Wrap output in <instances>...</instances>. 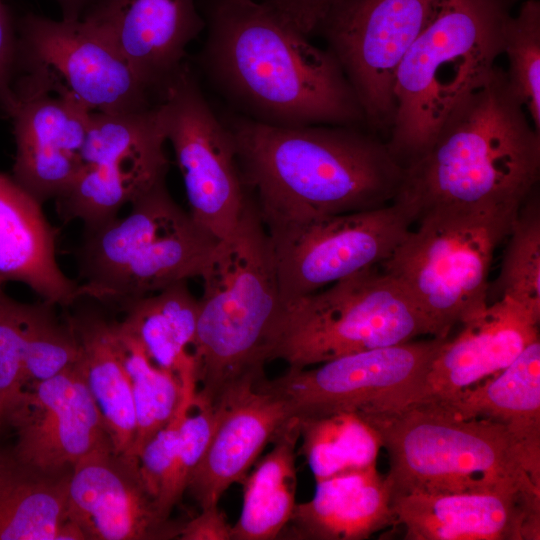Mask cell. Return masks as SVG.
<instances>
[{
  "instance_id": "1",
  "label": "cell",
  "mask_w": 540,
  "mask_h": 540,
  "mask_svg": "<svg viewBox=\"0 0 540 540\" xmlns=\"http://www.w3.org/2000/svg\"><path fill=\"white\" fill-rule=\"evenodd\" d=\"M203 63L252 120L275 126H356L360 102L333 53L262 1L212 0Z\"/></svg>"
},
{
  "instance_id": "2",
  "label": "cell",
  "mask_w": 540,
  "mask_h": 540,
  "mask_svg": "<svg viewBox=\"0 0 540 540\" xmlns=\"http://www.w3.org/2000/svg\"><path fill=\"white\" fill-rule=\"evenodd\" d=\"M227 127L265 227L380 208L401 187L404 167L356 126L285 127L241 116Z\"/></svg>"
},
{
  "instance_id": "3",
  "label": "cell",
  "mask_w": 540,
  "mask_h": 540,
  "mask_svg": "<svg viewBox=\"0 0 540 540\" xmlns=\"http://www.w3.org/2000/svg\"><path fill=\"white\" fill-rule=\"evenodd\" d=\"M540 132L506 72L488 79L448 118L428 149L404 167L393 202L413 221L435 208H520L536 188Z\"/></svg>"
},
{
  "instance_id": "4",
  "label": "cell",
  "mask_w": 540,
  "mask_h": 540,
  "mask_svg": "<svg viewBox=\"0 0 540 540\" xmlns=\"http://www.w3.org/2000/svg\"><path fill=\"white\" fill-rule=\"evenodd\" d=\"M200 278L192 345L196 397L214 407L232 390L266 377L265 364L273 360L286 326L271 240L251 194Z\"/></svg>"
},
{
  "instance_id": "5",
  "label": "cell",
  "mask_w": 540,
  "mask_h": 540,
  "mask_svg": "<svg viewBox=\"0 0 540 540\" xmlns=\"http://www.w3.org/2000/svg\"><path fill=\"white\" fill-rule=\"evenodd\" d=\"M518 0H438L395 75L386 142L405 167L420 157L503 54L504 26Z\"/></svg>"
},
{
  "instance_id": "6",
  "label": "cell",
  "mask_w": 540,
  "mask_h": 540,
  "mask_svg": "<svg viewBox=\"0 0 540 540\" xmlns=\"http://www.w3.org/2000/svg\"><path fill=\"white\" fill-rule=\"evenodd\" d=\"M360 416L388 453L392 496L502 489L540 497V457L502 423L434 403Z\"/></svg>"
},
{
  "instance_id": "7",
  "label": "cell",
  "mask_w": 540,
  "mask_h": 540,
  "mask_svg": "<svg viewBox=\"0 0 540 540\" xmlns=\"http://www.w3.org/2000/svg\"><path fill=\"white\" fill-rule=\"evenodd\" d=\"M130 205L124 218L85 230L82 298L123 307L203 274L219 240L176 203L165 179Z\"/></svg>"
},
{
  "instance_id": "8",
  "label": "cell",
  "mask_w": 540,
  "mask_h": 540,
  "mask_svg": "<svg viewBox=\"0 0 540 540\" xmlns=\"http://www.w3.org/2000/svg\"><path fill=\"white\" fill-rule=\"evenodd\" d=\"M520 208H435L421 215L382 271L427 319L432 337L448 338L488 304L493 254Z\"/></svg>"
},
{
  "instance_id": "9",
  "label": "cell",
  "mask_w": 540,
  "mask_h": 540,
  "mask_svg": "<svg viewBox=\"0 0 540 540\" xmlns=\"http://www.w3.org/2000/svg\"><path fill=\"white\" fill-rule=\"evenodd\" d=\"M420 335H432L427 319L395 279L373 267L289 303L273 360L310 367Z\"/></svg>"
},
{
  "instance_id": "10",
  "label": "cell",
  "mask_w": 540,
  "mask_h": 540,
  "mask_svg": "<svg viewBox=\"0 0 540 540\" xmlns=\"http://www.w3.org/2000/svg\"><path fill=\"white\" fill-rule=\"evenodd\" d=\"M16 94L47 93L92 113L142 110L151 89L84 16L26 14L17 23ZM15 78V77H14Z\"/></svg>"
},
{
  "instance_id": "11",
  "label": "cell",
  "mask_w": 540,
  "mask_h": 540,
  "mask_svg": "<svg viewBox=\"0 0 540 540\" xmlns=\"http://www.w3.org/2000/svg\"><path fill=\"white\" fill-rule=\"evenodd\" d=\"M164 107L124 113H92L82 149L81 169L56 198L64 222L80 220L85 230L117 217L152 186L166 178L169 161Z\"/></svg>"
},
{
  "instance_id": "12",
  "label": "cell",
  "mask_w": 540,
  "mask_h": 540,
  "mask_svg": "<svg viewBox=\"0 0 540 540\" xmlns=\"http://www.w3.org/2000/svg\"><path fill=\"white\" fill-rule=\"evenodd\" d=\"M447 338L409 341L352 353L317 364L289 367L257 382L279 397L298 420L338 412L359 415L391 411L413 403Z\"/></svg>"
},
{
  "instance_id": "13",
  "label": "cell",
  "mask_w": 540,
  "mask_h": 540,
  "mask_svg": "<svg viewBox=\"0 0 540 540\" xmlns=\"http://www.w3.org/2000/svg\"><path fill=\"white\" fill-rule=\"evenodd\" d=\"M414 223L401 205L266 227L286 305L387 260Z\"/></svg>"
},
{
  "instance_id": "14",
  "label": "cell",
  "mask_w": 540,
  "mask_h": 540,
  "mask_svg": "<svg viewBox=\"0 0 540 540\" xmlns=\"http://www.w3.org/2000/svg\"><path fill=\"white\" fill-rule=\"evenodd\" d=\"M159 100L189 213L220 240L234 230L250 196L231 132L215 115L185 62L160 89Z\"/></svg>"
},
{
  "instance_id": "15",
  "label": "cell",
  "mask_w": 540,
  "mask_h": 540,
  "mask_svg": "<svg viewBox=\"0 0 540 540\" xmlns=\"http://www.w3.org/2000/svg\"><path fill=\"white\" fill-rule=\"evenodd\" d=\"M437 2L349 0L321 30L375 129H390L397 68Z\"/></svg>"
},
{
  "instance_id": "16",
  "label": "cell",
  "mask_w": 540,
  "mask_h": 540,
  "mask_svg": "<svg viewBox=\"0 0 540 540\" xmlns=\"http://www.w3.org/2000/svg\"><path fill=\"white\" fill-rule=\"evenodd\" d=\"M5 422L16 430L19 461L37 473L53 475L96 451L113 449L78 362L27 384Z\"/></svg>"
},
{
  "instance_id": "17",
  "label": "cell",
  "mask_w": 540,
  "mask_h": 540,
  "mask_svg": "<svg viewBox=\"0 0 540 540\" xmlns=\"http://www.w3.org/2000/svg\"><path fill=\"white\" fill-rule=\"evenodd\" d=\"M67 518L93 540H153L179 537L184 523L164 517L147 490L137 457L112 448L72 466Z\"/></svg>"
},
{
  "instance_id": "18",
  "label": "cell",
  "mask_w": 540,
  "mask_h": 540,
  "mask_svg": "<svg viewBox=\"0 0 540 540\" xmlns=\"http://www.w3.org/2000/svg\"><path fill=\"white\" fill-rule=\"evenodd\" d=\"M408 540H538L540 497L502 489L392 496Z\"/></svg>"
},
{
  "instance_id": "19",
  "label": "cell",
  "mask_w": 540,
  "mask_h": 540,
  "mask_svg": "<svg viewBox=\"0 0 540 540\" xmlns=\"http://www.w3.org/2000/svg\"><path fill=\"white\" fill-rule=\"evenodd\" d=\"M539 321L509 297L488 303L444 341L413 403L449 399L502 371L539 339Z\"/></svg>"
},
{
  "instance_id": "20",
  "label": "cell",
  "mask_w": 540,
  "mask_h": 540,
  "mask_svg": "<svg viewBox=\"0 0 540 540\" xmlns=\"http://www.w3.org/2000/svg\"><path fill=\"white\" fill-rule=\"evenodd\" d=\"M84 17L157 92L206 25L195 0H98Z\"/></svg>"
},
{
  "instance_id": "21",
  "label": "cell",
  "mask_w": 540,
  "mask_h": 540,
  "mask_svg": "<svg viewBox=\"0 0 540 540\" xmlns=\"http://www.w3.org/2000/svg\"><path fill=\"white\" fill-rule=\"evenodd\" d=\"M15 96L16 105L9 115L16 143L11 176L39 202L56 199L81 169L91 114L47 93Z\"/></svg>"
},
{
  "instance_id": "22",
  "label": "cell",
  "mask_w": 540,
  "mask_h": 540,
  "mask_svg": "<svg viewBox=\"0 0 540 540\" xmlns=\"http://www.w3.org/2000/svg\"><path fill=\"white\" fill-rule=\"evenodd\" d=\"M214 407L216 424L186 490L200 509L218 505L231 485L242 483L290 418L285 403L257 384L232 390Z\"/></svg>"
},
{
  "instance_id": "23",
  "label": "cell",
  "mask_w": 540,
  "mask_h": 540,
  "mask_svg": "<svg viewBox=\"0 0 540 540\" xmlns=\"http://www.w3.org/2000/svg\"><path fill=\"white\" fill-rule=\"evenodd\" d=\"M41 205L12 176L0 173V290L20 282L42 300L69 306L82 298L80 286L57 263V231Z\"/></svg>"
},
{
  "instance_id": "24",
  "label": "cell",
  "mask_w": 540,
  "mask_h": 540,
  "mask_svg": "<svg viewBox=\"0 0 540 540\" xmlns=\"http://www.w3.org/2000/svg\"><path fill=\"white\" fill-rule=\"evenodd\" d=\"M394 522L390 483L373 464L317 481L313 498L296 504L280 536L361 540Z\"/></svg>"
},
{
  "instance_id": "25",
  "label": "cell",
  "mask_w": 540,
  "mask_h": 540,
  "mask_svg": "<svg viewBox=\"0 0 540 540\" xmlns=\"http://www.w3.org/2000/svg\"><path fill=\"white\" fill-rule=\"evenodd\" d=\"M68 319L81 348L78 364L103 417L114 452L133 457L135 406L115 322L92 311H82Z\"/></svg>"
},
{
  "instance_id": "26",
  "label": "cell",
  "mask_w": 540,
  "mask_h": 540,
  "mask_svg": "<svg viewBox=\"0 0 540 540\" xmlns=\"http://www.w3.org/2000/svg\"><path fill=\"white\" fill-rule=\"evenodd\" d=\"M434 403L463 418H487L504 424L540 457V341L530 343L502 371L483 384Z\"/></svg>"
},
{
  "instance_id": "27",
  "label": "cell",
  "mask_w": 540,
  "mask_h": 540,
  "mask_svg": "<svg viewBox=\"0 0 540 540\" xmlns=\"http://www.w3.org/2000/svg\"><path fill=\"white\" fill-rule=\"evenodd\" d=\"M187 282L127 303L122 307L125 317L119 322L157 366L175 373L181 383L196 379L195 361L188 347L195 339L198 299Z\"/></svg>"
},
{
  "instance_id": "28",
  "label": "cell",
  "mask_w": 540,
  "mask_h": 540,
  "mask_svg": "<svg viewBox=\"0 0 540 540\" xmlns=\"http://www.w3.org/2000/svg\"><path fill=\"white\" fill-rule=\"evenodd\" d=\"M300 421L290 417L272 440L273 448L246 476L241 514L232 525L231 540L280 537L296 506V446Z\"/></svg>"
},
{
  "instance_id": "29",
  "label": "cell",
  "mask_w": 540,
  "mask_h": 540,
  "mask_svg": "<svg viewBox=\"0 0 540 540\" xmlns=\"http://www.w3.org/2000/svg\"><path fill=\"white\" fill-rule=\"evenodd\" d=\"M32 472L0 474V540H56L67 519L69 475Z\"/></svg>"
},
{
  "instance_id": "30",
  "label": "cell",
  "mask_w": 540,
  "mask_h": 540,
  "mask_svg": "<svg viewBox=\"0 0 540 540\" xmlns=\"http://www.w3.org/2000/svg\"><path fill=\"white\" fill-rule=\"evenodd\" d=\"M300 421L301 452L317 481L376 464L381 438L354 412H338Z\"/></svg>"
},
{
  "instance_id": "31",
  "label": "cell",
  "mask_w": 540,
  "mask_h": 540,
  "mask_svg": "<svg viewBox=\"0 0 540 540\" xmlns=\"http://www.w3.org/2000/svg\"><path fill=\"white\" fill-rule=\"evenodd\" d=\"M123 362L132 387L136 435L131 456H139L144 445L175 414L183 395V384L170 370L157 366L139 342L115 322Z\"/></svg>"
},
{
  "instance_id": "32",
  "label": "cell",
  "mask_w": 540,
  "mask_h": 540,
  "mask_svg": "<svg viewBox=\"0 0 540 540\" xmlns=\"http://www.w3.org/2000/svg\"><path fill=\"white\" fill-rule=\"evenodd\" d=\"M500 273L488 303L509 297L540 315V203L535 189L521 205L507 236Z\"/></svg>"
},
{
  "instance_id": "33",
  "label": "cell",
  "mask_w": 540,
  "mask_h": 540,
  "mask_svg": "<svg viewBox=\"0 0 540 540\" xmlns=\"http://www.w3.org/2000/svg\"><path fill=\"white\" fill-rule=\"evenodd\" d=\"M503 53L508 59L507 80L540 132V1L524 0L510 15L503 32Z\"/></svg>"
},
{
  "instance_id": "34",
  "label": "cell",
  "mask_w": 540,
  "mask_h": 540,
  "mask_svg": "<svg viewBox=\"0 0 540 540\" xmlns=\"http://www.w3.org/2000/svg\"><path fill=\"white\" fill-rule=\"evenodd\" d=\"M55 306L45 300L26 303L23 351L26 385L51 378L80 359L81 348L74 329L68 318L65 324L60 323Z\"/></svg>"
},
{
  "instance_id": "35",
  "label": "cell",
  "mask_w": 540,
  "mask_h": 540,
  "mask_svg": "<svg viewBox=\"0 0 540 540\" xmlns=\"http://www.w3.org/2000/svg\"><path fill=\"white\" fill-rule=\"evenodd\" d=\"M216 421V408L199 401L195 394L193 403L182 421L171 471L158 501L159 511L164 517L170 518L173 507L186 492L189 481L209 444Z\"/></svg>"
},
{
  "instance_id": "36",
  "label": "cell",
  "mask_w": 540,
  "mask_h": 540,
  "mask_svg": "<svg viewBox=\"0 0 540 540\" xmlns=\"http://www.w3.org/2000/svg\"><path fill=\"white\" fill-rule=\"evenodd\" d=\"M26 303L0 290V426L26 386L23 366Z\"/></svg>"
},
{
  "instance_id": "37",
  "label": "cell",
  "mask_w": 540,
  "mask_h": 540,
  "mask_svg": "<svg viewBox=\"0 0 540 540\" xmlns=\"http://www.w3.org/2000/svg\"><path fill=\"white\" fill-rule=\"evenodd\" d=\"M182 384L183 395L175 414L144 445L138 456L142 480L157 507L171 471L182 421L193 403L197 390L196 379L187 380Z\"/></svg>"
},
{
  "instance_id": "38",
  "label": "cell",
  "mask_w": 540,
  "mask_h": 540,
  "mask_svg": "<svg viewBox=\"0 0 540 540\" xmlns=\"http://www.w3.org/2000/svg\"><path fill=\"white\" fill-rule=\"evenodd\" d=\"M296 30L309 37L349 0H261Z\"/></svg>"
},
{
  "instance_id": "39",
  "label": "cell",
  "mask_w": 540,
  "mask_h": 540,
  "mask_svg": "<svg viewBox=\"0 0 540 540\" xmlns=\"http://www.w3.org/2000/svg\"><path fill=\"white\" fill-rule=\"evenodd\" d=\"M17 31L4 0H0V108L9 116L16 105L13 90Z\"/></svg>"
},
{
  "instance_id": "40",
  "label": "cell",
  "mask_w": 540,
  "mask_h": 540,
  "mask_svg": "<svg viewBox=\"0 0 540 540\" xmlns=\"http://www.w3.org/2000/svg\"><path fill=\"white\" fill-rule=\"evenodd\" d=\"M232 525L218 505L201 509L188 522H184L179 539L182 540H231Z\"/></svg>"
},
{
  "instance_id": "41",
  "label": "cell",
  "mask_w": 540,
  "mask_h": 540,
  "mask_svg": "<svg viewBox=\"0 0 540 540\" xmlns=\"http://www.w3.org/2000/svg\"><path fill=\"white\" fill-rule=\"evenodd\" d=\"M63 8L66 18L80 17V10L87 0H57Z\"/></svg>"
},
{
  "instance_id": "42",
  "label": "cell",
  "mask_w": 540,
  "mask_h": 540,
  "mask_svg": "<svg viewBox=\"0 0 540 540\" xmlns=\"http://www.w3.org/2000/svg\"><path fill=\"white\" fill-rule=\"evenodd\" d=\"M5 467H6V464H4L2 460L0 459V474L2 473Z\"/></svg>"
}]
</instances>
